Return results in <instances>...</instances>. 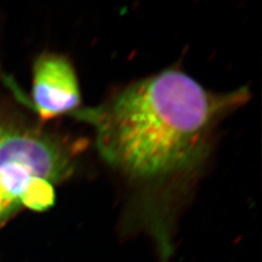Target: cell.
Instances as JSON below:
<instances>
[{
  "instance_id": "7a4b0ae2",
  "label": "cell",
  "mask_w": 262,
  "mask_h": 262,
  "mask_svg": "<svg viewBox=\"0 0 262 262\" xmlns=\"http://www.w3.org/2000/svg\"><path fill=\"white\" fill-rule=\"evenodd\" d=\"M74 148L55 135L0 121V225L20 208L42 212L76 167Z\"/></svg>"
},
{
  "instance_id": "6da1fadb",
  "label": "cell",
  "mask_w": 262,
  "mask_h": 262,
  "mask_svg": "<svg viewBox=\"0 0 262 262\" xmlns=\"http://www.w3.org/2000/svg\"><path fill=\"white\" fill-rule=\"evenodd\" d=\"M249 98L246 86L215 94L169 68L71 115L93 126L108 165L137 183L159 186L199 167L215 125Z\"/></svg>"
},
{
  "instance_id": "3957f363",
  "label": "cell",
  "mask_w": 262,
  "mask_h": 262,
  "mask_svg": "<svg viewBox=\"0 0 262 262\" xmlns=\"http://www.w3.org/2000/svg\"><path fill=\"white\" fill-rule=\"evenodd\" d=\"M31 94L34 109L43 120L77 111L82 98L71 61L55 53L38 56L32 71Z\"/></svg>"
}]
</instances>
